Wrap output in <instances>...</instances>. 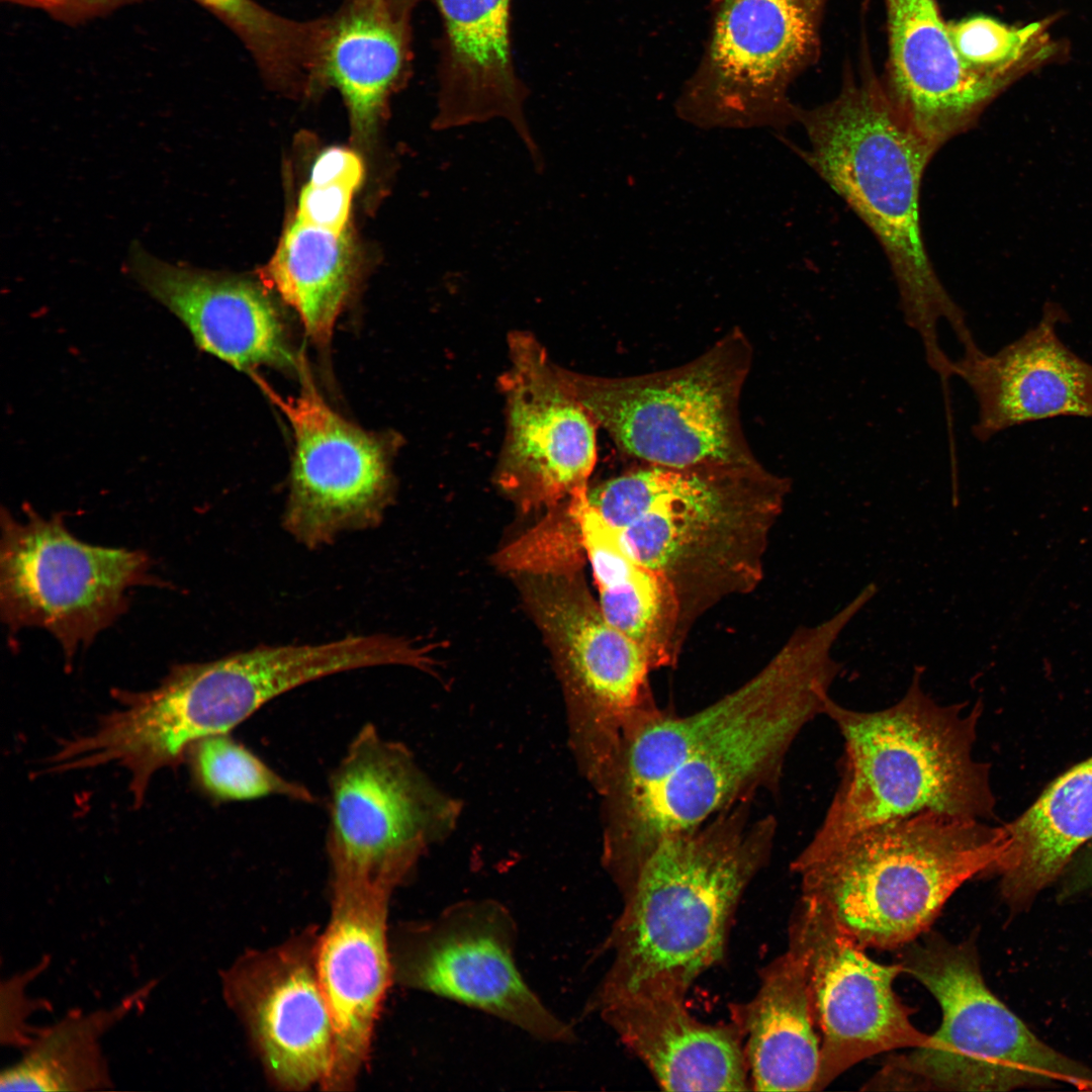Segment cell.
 I'll return each mask as SVG.
<instances>
[{
    "mask_svg": "<svg viewBox=\"0 0 1092 1092\" xmlns=\"http://www.w3.org/2000/svg\"><path fill=\"white\" fill-rule=\"evenodd\" d=\"M1007 845L993 874L1004 901L1026 909L1092 840V756L1074 765L1019 817L1003 825Z\"/></svg>",
    "mask_w": 1092,
    "mask_h": 1092,
    "instance_id": "484cf974",
    "label": "cell"
},
{
    "mask_svg": "<svg viewBox=\"0 0 1092 1092\" xmlns=\"http://www.w3.org/2000/svg\"><path fill=\"white\" fill-rule=\"evenodd\" d=\"M729 1008L745 1038L751 1090L815 1091L821 1041L804 972L792 952L766 964L755 995Z\"/></svg>",
    "mask_w": 1092,
    "mask_h": 1092,
    "instance_id": "d4e9b609",
    "label": "cell"
},
{
    "mask_svg": "<svg viewBox=\"0 0 1092 1092\" xmlns=\"http://www.w3.org/2000/svg\"><path fill=\"white\" fill-rule=\"evenodd\" d=\"M3 2L42 11L69 24L85 22L112 12L136 0H2Z\"/></svg>",
    "mask_w": 1092,
    "mask_h": 1092,
    "instance_id": "d590c367",
    "label": "cell"
},
{
    "mask_svg": "<svg viewBox=\"0 0 1092 1092\" xmlns=\"http://www.w3.org/2000/svg\"><path fill=\"white\" fill-rule=\"evenodd\" d=\"M154 987L151 982L109 1008L70 1011L53 1025L37 1029L23 1056L1 1073V1090L88 1091L111 1087L102 1037Z\"/></svg>",
    "mask_w": 1092,
    "mask_h": 1092,
    "instance_id": "83f0119b",
    "label": "cell"
},
{
    "mask_svg": "<svg viewBox=\"0 0 1092 1092\" xmlns=\"http://www.w3.org/2000/svg\"><path fill=\"white\" fill-rule=\"evenodd\" d=\"M886 87L936 151L977 123L1013 80L984 75L959 55L936 0H885Z\"/></svg>",
    "mask_w": 1092,
    "mask_h": 1092,
    "instance_id": "ffe728a7",
    "label": "cell"
},
{
    "mask_svg": "<svg viewBox=\"0 0 1092 1092\" xmlns=\"http://www.w3.org/2000/svg\"><path fill=\"white\" fill-rule=\"evenodd\" d=\"M34 972L15 975L2 986V1005H6V1008L2 1007V1043L25 1049L37 1031L29 1028L26 1022L33 1004L25 994V986Z\"/></svg>",
    "mask_w": 1092,
    "mask_h": 1092,
    "instance_id": "836d02e7",
    "label": "cell"
},
{
    "mask_svg": "<svg viewBox=\"0 0 1092 1092\" xmlns=\"http://www.w3.org/2000/svg\"><path fill=\"white\" fill-rule=\"evenodd\" d=\"M1048 302L1040 321L994 354L980 348L952 362L977 401L973 436L986 442L1009 428L1056 417L1092 418V364L1057 334L1066 321Z\"/></svg>",
    "mask_w": 1092,
    "mask_h": 1092,
    "instance_id": "44dd1931",
    "label": "cell"
},
{
    "mask_svg": "<svg viewBox=\"0 0 1092 1092\" xmlns=\"http://www.w3.org/2000/svg\"><path fill=\"white\" fill-rule=\"evenodd\" d=\"M516 921L492 899L464 900L389 936L393 982L503 1020L549 1043H572V1025L528 985L518 968Z\"/></svg>",
    "mask_w": 1092,
    "mask_h": 1092,
    "instance_id": "4fadbf2b",
    "label": "cell"
},
{
    "mask_svg": "<svg viewBox=\"0 0 1092 1092\" xmlns=\"http://www.w3.org/2000/svg\"><path fill=\"white\" fill-rule=\"evenodd\" d=\"M685 997L639 989L587 1012L600 1015L663 1090H751L738 1028L699 1021Z\"/></svg>",
    "mask_w": 1092,
    "mask_h": 1092,
    "instance_id": "7402d4cb",
    "label": "cell"
},
{
    "mask_svg": "<svg viewBox=\"0 0 1092 1092\" xmlns=\"http://www.w3.org/2000/svg\"><path fill=\"white\" fill-rule=\"evenodd\" d=\"M363 173L362 161L355 152L333 147L316 158L308 183L315 186L339 184L356 190L362 182Z\"/></svg>",
    "mask_w": 1092,
    "mask_h": 1092,
    "instance_id": "e575fe53",
    "label": "cell"
},
{
    "mask_svg": "<svg viewBox=\"0 0 1092 1092\" xmlns=\"http://www.w3.org/2000/svg\"><path fill=\"white\" fill-rule=\"evenodd\" d=\"M525 592L556 657L574 758L602 795L627 731L659 707L649 682L654 669L644 651L607 621L576 573L533 571Z\"/></svg>",
    "mask_w": 1092,
    "mask_h": 1092,
    "instance_id": "30bf717a",
    "label": "cell"
},
{
    "mask_svg": "<svg viewBox=\"0 0 1092 1092\" xmlns=\"http://www.w3.org/2000/svg\"><path fill=\"white\" fill-rule=\"evenodd\" d=\"M586 488L568 499L607 621L632 639L654 670L677 664L686 639L680 609L668 581L638 560L618 532L587 503Z\"/></svg>",
    "mask_w": 1092,
    "mask_h": 1092,
    "instance_id": "cb8c5ba5",
    "label": "cell"
},
{
    "mask_svg": "<svg viewBox=\"0 0 1092 1092\" xmlns=\"http://www.w3.org/2000/svg\"><path fill=\"white\" fill-rule=\"evenodd\" d=\"M509 348L512 365L500 379L508 427L497 482L525 510L551 507L587 487L597 461L595 420L532 335L511 334Z\"/></svg>",
    "mask_w": 1092,
    "mask_h": 1092,
    "instance_id": "e0dca14e",
    "label": "cell"
},
{
    "mask_svg": "<svg viewBox=\"0 0 1092 1092\" xmlns=\"http://www.w3.org/2000/svg\"><path fill=\"white\" fill-rule=\"evenodd\" d=\"M439 4L448 57L436 128L503 118L511 123L532 161H540L542 154L523 109L524 89L511 59L510 0H439Z\"/></svg>",
    "mask_w": 1092,
    "mask_h": 1092,
    "instance_id": "603a6c76",
    "label": "cell"
},
{
    "mask_svg": "<svg viewBox=\"0 0 1092 1092\" xmlns=\"http://www.w3.org/2000/svg\"><path fill=\"white\" fill-rule=\"evenodd\" d=\"M790 491V478L759 461L646 464L587 489L586 499L632 554L671 585L687 641L715 607L760 584Z\"/></svg>",
    "mask_w": 1092,
    "mask_h": 1092,
    "instance_id": "7a4b0ae2",
    "label": "cell"
},
{
    "mask_svg": "<svg viewBox=\"0 0 1092 1092\" xmlns=\"http://www.w3.org/2000/svg\"><path fill=\"white\" fill-rule=\"evenodd\" d=\"M788 932V950L803 969L821 1041L815 1091L873 1056L928 1041L930 1034L912 1023V1010L894 991L903 973L900 963L873 961L821 906L803 897Z\"/></svg>",
    "mask_w": 1092,
    "mask_h": 1092,
    "instance_id": "9a60e30c",
    "label": "cell"
},
{
    "mask_svg": "<svg viewBox=\"0 0 1092 1092\" xmlns=\"http://www.w3.org/2000/svg\"><path fill=\"white\" fill-rule=\"evenodd\" d=\"M188 752L196 784L213 800L241 802L283 797L303 803L315 801L306 787L275 771L229 733L205 737Z\"/></svg>",
    "mask_w": 1092,
    "mask_h": 1092,
    "instance_id": "f546056e",
    "label": "cell"
},
{
    "mask_svg": "<svg viewBox=\"0 0 1092 1092\" xmlns=\"http://www.w3.org/2000/svg\"><path fill=\"white\" fill-rule=\"evenodd\" d=\"M130 277L186 327L202 351L250 375L260 366L294 368L281 313L267 292L248 280L168 262L139 243L128 252Z\"/></svg>",
    "mask_w": 1092,
    "mask_h": 1092,
    "instance_id": "d6986e66",
    "label": "cell"
},
{
    "mask_svg": "<svg viewBox=\"0 0 1092 1092\" xmlns=\"http://www.w3.org/2000/svg\"><path fill=\"white\" fill-rule=\"evenodd\" d=\"M905 948L903 973L936 999L942 1021L928 1041L889 1063L875 1084L1010 1091L1065 1083L1092 1090V1069L1040 1039L985 983L971 940L924 933Z\"/></svg>",
    "mask_w": 1092,
    "mask_h": 1092,
    "instance_id": "52a82bcc",
    "label": "cell"
},
{
    "mask_svg": "<svg viewBox=\"0 0 1092 1092\" xmlns=\"http://www.w3.org/2000/svg\"><path fill=\"white\" fill-rule=\"evenodd\" d=\"M24 513L19 520L1 510V618L10 631L44 629L71 659L126 611L129 589L157 583L151 560L85 543L58 516Z\"/></svg>",
    "mask_w": 1092,
    "mask_h": 1092,
    "instance_id": "7c38bea8",
    "label": "cell"
},
{
    "mask_svg": "<svg viewBox=\"0 0 1092 1092\" xmlns=\"http://www.w3.org/2000/svg\"><path fill=\"white\" fill-rule=\"evenodd\" d=\"M922 674L916 667L903 698L878 711L848 709L829 697L825 716L843 739L840 781L792 864L821 857L868 828L920 813L992 818L990 767L973 752L982 704L940 705L921 687Z\"/></svg>",
    "mask_w": 1092,
    "mask_h": 1092,
    "instance_id": "5b68a950",
    "label": "cell"
},
{
    "mask_svg": "<svg viewBox=\"0 0 1092 1092\" xmlns=\"http://www.w3.org/2000/svg\"><path fill=\"white\" fill-rule=\"evenodd\" d=\"M301 388L282 397L257 373L262 391L284 415L293 434L284 530L299 544L317 549L346 532L375 528L394 491V438L363 430L321 396L303 358Z\"/></svg>",
    "mask_w": 1092,
    "mask_h": 1092,
    "instance_id": "5bb4252c",
    "label": "cell"
},
{
    "mask_svg": "<svg viewBox=\"0 0 1092 1092\" xmlns=\"http://www.w3.org/2000/svg\"><path fill=\"white\" fill-rule=\"evenodd\" d=\"M753 348L734 329L692 361L628 377L557 367L574 397L627 454L646 464L692 467L758 462L740 419Z\"/></svg>",
    "mask_w": 1092,
    "mask_h": 1092,
    "instance_id": "ba28073f",
    "label": "cell"
},
{
    "mask_svg": "<svg viewBox=\"0 0 1092 1092\" xmlns=\"http://www.w3.org/2000/svg\"><path fill=\"white\" fill-rule=\"evenodd\" d=\"M947 28L959 55L972 69L1012 80L1027 66L1041 33L1038 23L1016 27L983 15L947 22Z\"/></svg>",
    "mask_w": 1092,
    "mask_h": 1092,
    "instance_id": "4dcf8cb0",
    "label": "cell"
},
{
    "mask_svg": "<svg viewBox=\"0 0 1092 1092\" xmlns=\"http://www.w3.org/2000/svg\"><path fill=\"white\" fill-rule=\"evenodd\" d=\"M822 625L801 626L755 674L687 715L659 708L627 733L607 792L605 870L620 893L666 835L776 792L803 728L825 715L841 664Z\"/></svg>",
    "mask_w": 1092,
    "mask_h": 1092,
    "instance_id": "6da1fadb",
    "label": "cell"
},
{
    "mask_svg": "<svg viewBox=\"0 0 1092 1092\" xmlns=\"http://www.w3.org/2000/svg\"><path fill=\"white\" fill-rule=\"evenodd\" d=\"M739 803L663 837L622 897L606 938L610 966L590 1009L649 989L686 996L725 954L730 924L745 890L768 863L778 822Z\"/></svg>",
    "mask_w": 1092,
    "mask_h": 1092,
    "instance_id": "3957f363",
    "label": "cell"
},
{
    "mask_svg": "<svg viewBox=\"0 0 1092 1092\" xmlns=\"http://www.w3.org/2000/svg\"><path fill=\"white\" fill-rule=\"evenodd\" d=\"M402 61V35L382 0L355 3L324 41L323 74L342 93L359 131L375 123Z\"/></svg>",
    "mask_w": 1092,
    "mask_h": 1092,
    "instance_id": "f1b7e54d",
    "label": "cell"
},
{
    "mask_svg": "<svg viewBox=\"0 0 1092 1092\" xmlns=\"http://www.w3.org/2000/svg\"><path fill=\"white\" fill-rule=\"evenodd\" d=\"M347 230L334 233L295 218L285 230L261 279L298 314L308 339L327 348L354 283Z\"/></svg>",
    "mask_w": 1092,
    "mask_h": 1092,
    "instance_id": "4316f807",
    "label": "cell"
},
{
    "mask_svg": "<svg viewBox=\"0 0 1092 1092\" xmlns=\"http://www.w3.org/2000/svg\"><path fill=\"white\" fill-rule=\"evenodd\" d=\"M318 934L250 950L221 977L226 1004L243 1023L267 1078L286 1091L323 1087L334 1031L316 971Z\"/></svg>",
    "mask_w": 1092,
    "mask_h": 1092,
    "instance_id": "2e32d148",
    "label": "cell"
},
{
    "mask_svg": "<svg viewBox=\"0 0 1092 1092\" xmlns=\"http://www.w3.org/2000/svg\"><path fill=\"white\" fill-rule=\"evenodd\" d=\"M1057 898L1068 901L1092 890V842L1074 857L1062 874Z\"/></svg>",
    "mask_w": 1092,
    "mask_h": 1092,
    "instance_id": "8d00e7d4",
    "label": "cell"
},
{
    "mask_svg": "<svg viewBox=\"0 0 1092 1092\" xmlns=\"http://www.w3.org/2000/svg\"><path fill=\"white\" fill-rule=\"evenodd\" d=\"M211 11L272 66L291 65L303 44L305 31L268 12L252 0H193Z\"/></svg>",
    "mask_w": 1092,
    "mask_h": 1092,
    "instance_id": "1f68e13d",
    "label": "cell"
},
{
    "mask_svg": "<svg viewBox=\"0 0 1092 1092\" xmlns=\"http://www.w3.org/2000/svg\"><path fill=\"white\" fill-rule=\"evenodd\" d=\"M828 0H713L701 60L674 102L702 129L784 130L792 83L820 57Z\"/></svg>",
    "mask_w": 1092,
    "mask_h": 1092,
    "instance_id": "8fae6325",
    "label": "cell"
},
{
    "mask_svg": "<svg viewBox=\"0 0 1092 1092\" xmlns=\"http://www.w3.org/2000/svg\"><path fill=\"white\" fill-rule=\"evenodd\" d=\"M354 191L339 184L315 186L307 183L300 192L295 218L311 226L343 233Z\"/></svg>",
    "mask_w": 1092,
    "mask_h": 1092,
    "instance_id": "d6a6232c",
    "label": "cell"
},
{
    "mask_svg": "<svg viewBox=\"0 0 1092 1092\" xmlns=\"http://www.w3.org/2000/svg\"><path fill=\"white\" fill-rule=\"evenodd\" d=\"M1003 826L932 812L868 828L832 851L791 863L801 897L862 947H905L926 933L967 881L992 874Z\"/></svg>",
    "mask_w": 1092,
    "mask_h": 1092,
    "instance_id": "8992f818",
    "label": "cell"
},
{
    "mask_svg": "<svg viewBox=\"0 0 1092 1092\" xmlns=\"http://www.w3.org/2000/svg\"><path fill=\"white\" fill-rule=\"evenodd\" d=\"M331 898L330 920L316 943V971L334 1031L333 1060L323 1089L336 1092L354 1089L393 982L387 927L391 895L331 887Z\"/></svg>",
    "mask_w": 1092,
    "mask_h": 1092,
    "instance_id": "ac0fdd59",
    "label": "cell"
},
{
    "mask_svg": "<svg viewBox=\"0 0 1092 1092\" xmlns=\"http://www.w3.org/2000/svg\"><path fill=\"white\" fill-rule=\"evenodd\" d=\"M796 121L809 142L802 157L877 237L906 325L919 336L929 367H942L948 358L938 338L942 321L962 346L975 338L964 310L936 274L922 236L921 182L937 151L895 104L875 72L866 41L858 72L847 66L837 96L814 108L797 106Z\"/></svg>",
    "mask_w": 1092,
    "mask_h": 1092,
    "instance_id": "277c9868",
    "label": "cell"
},
{
    "mask_svg": "<svg viewBox=\"0 0 1092 1092\" xmlns=\"http://www.w3.org/2000/svg\"><path fill=\"white\" fill-rule=\"evenodd\" d=\"M331 887L392 893L453 830L460 804L421 769L404 744L366 723L330 777Z\"/></svg>",
    "mask_w": 1092,
    "mask_h": 1092,
    "instance_id": "9c48e42d",
    "label": "cell"
}]
</instances>
